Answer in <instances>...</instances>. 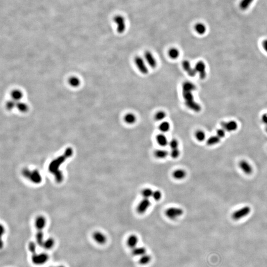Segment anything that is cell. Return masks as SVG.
<instances>
[{
	"mask_svg": "<svg viewBox=\"0 0 267 267\" xmlns=\"http://www.w3.org/2000/svg\"><path fill=\"white\" fill-rule=\"evenodd\" d=\"M29 249L31 253V260L36 265H42L45 264L49 259L48 254L44 253H37L36 251V245L33 242L29 244Z\"/></svg>",
	"mask_w": 267,
	"mask_h": 267,
	"instance_id": "obj_1",
	"label": "cell"
},
{
	"mask_svg": "<svg viewBox=\"0 0 267 267\" xmlns=\"http://www.w3.org/2000/svg\"><path fill=\"white\" fill-rule=\"evenodd\" d=\"M184 213L183 210L180 208L170 207L165 211V215L169 219L175 220L181 216Z\"/></svg>",
	"mask_w": 267,
	"mask_h": 267,
	"instance_id": "obj_2",
	"label": "cell"
},
{
	"mask_svg": "<svg viewBox=\"0 0 267 267\" xmlns=\"http://www.w3.org/2000/svg\"><path fill=\"white\" fill-rule=\"evenodd\" d=\"M113 20L117 26V32L119 34L123 33L126 29L125 18L121 15H117L114 17Z\"/></svg>",
	"mask_w": 267,
	"mask_h": 267,
	"instance_id": "obj_3",
	"label": "cell"
},
{
	"mask_svg": "<svg viewBox=\"0 0 267 267\" xmlns=\"http://www.w3.org/2000/svg\"><path fill=\"white\" fill-rule=\"evenodd\" d=\"M134 61L137 68L142 74H147L148 73V68L145 59L139 56H136Z\"/></svg>",
	"mask_w": 267,
	"mask_h": 267,
	"instance_id": "obj_4",
	"label": "cell"
},
{
	"mask_svg": "<svg viewBox=\"0 0 267 267\" xmlns=\"http://www.w3.org/2000/svg\"><path fill=\"white\" fill-rule=\"evenodd\" d=\"M250 208L248 206H245L242 207L238 210L235 211L232 215V218L233 219L235 220L242 219L243 218L247 216L250 212Z\"/></svg>",
	"mask_w": 267,
	"mask_h": 267,
	"instance_id": "obj_5",
	"label": "cell"
},
{
	"mask_svg": "<svg viewBox=\"0 0 267 267\" xmlns=\"http://www.w3.org/2000/svg\"><path fill=\"white\" fill-rule=\"evenodd\" d=\"M151 205L149 199L144 198L138 203L137 207V211L140 214H143L147 210Z\"/></svg>",
	"mask_w": 267,
	"mask_h": 267,
	"instance_id": "obj_6",
	"label": "cell"
},
{
	"mask_svg": "<svg viewBox=\"0 0 267 267\" xmlns=\"http://www.w3.org/2000/svg\"><path fill=\"white\" fill-rule=\"evenodd\" d=\"M195 70L196 73L199 74L200 77L201 79H204L206 76V65L204 62L200 61L196 63L195 66Z\"/></svg>",
	"mask_w": 267,
	"mask_h": 267,
	"instance_id": "obj_7",
	"label": "cell"
},
{
	"mask_svg": "<svg viewBox=\"0 0 267 267\" xmlns=\"http://www.w3.org/2000/svg\"><path fill=\"white\" fill-rule=\"evenodd\" d=\"M145 60L147 64L152 68H155L157 66V61L153 54L150 51H145Z\"/></svg>",
	"mask_w": 267,
	"mask_h": 267,
	"instance_id": "obj_8",
	"label": "cell"
},
{
	"mask_svg": "<svg viewBox=\"0 0 267 267\" xmlns=\"http://www.w3.org/2000/svg\"><path fill=\"white\" fill-rule=\"evenodd\" d=\"M182 66L183 69L188 73V76L190 77H195L196 74V72L195 70V67L193 68L191 66L190 61L187 60H185L182 63Z\"/></svg>",
	"mask_w": 267,
	"mask_h": 267,
	"instance_id": "obj_9",
	"label": "cell"
},
{
	"mask_svg": "<svg viewBox=\"0 0 267 267\" xmlns=\"http://www.w3.org/2000/svg\"><path fill=\"white\" fill-rule=\"evenodd\" d=\"M92 238L95 242L99 244H104L107 241V238L104 233L100 232H96L92 235Z\"/></svg>",
	"mask_w": 267,
	"mask_h": 267,
	"instance_id": "obj_10",
	"label": "cell"
},
{
	"mask_svg": "<svg viewBox=\"0 0 267 267\" xmlns=\"http://www.w3.org/2000/svg\"><path fill=\"white\" fill-rule=\"evenodd\" d=\"M222 126L225 130L228 132L234 131L237 129V124L234 121H230L227 122H222Z\"/></svg>",
	"mask_w": 267,
	"mask_h": 267,
	"instance_id": "obj_11",
	"label": "cell"
},
{
	"mask_svg": "<svg viewBox=\"0 0 267 267\" xmlns=\"http://www.w3.org/2000/svg\"><path fill=\"white\" fill-rule=\"evenodd\" d=\"M185 104L188 108L191 109V111L195 112H198L201 110V107L197 102L195 101V99L192 101L186 102Z\"/></svg>",
	"mask_w": 267,
	"mask_h": 267,
	"instance_id": "obj_12",
	"label": "cell"
},
{
	"mask_svg": "<svg viewBox=\"0 0 267 267\" xmlns=\"http://www.w3.org/2000/svg\"><path fill=\"white\" fill-rule=\"evenodd\" d=\"M138 242V238L135 234H132L129 236L127 239V244L128 247L132 249L137 247Z\"/></svg>",
	"mask_w": 267,
	"mask_h": 267,
	"instance_id": "obj_13",
	"label": "cell"
},
{
	"mask_svg": "<svg viewBox=\"0 0 267 267\" xmlns=\"http://www.w3.org/2000/svg\"><path fill=\"white\" fill-rule=\"evenodd\" d=\"M239 167L241 169L247 174H250L252 172V167L246 161H241L239 163Z\"/></svg>",
	"mask_w": 267,
	"mask_h": 267,
	"instance_id": "obj_14",
	"label": "cell"
},
{
	"mask_svg": "<svg viewBox=\"0 0 267 267\" xmlns=\"http://www.w3.org/2000/svg\"><path fill=\"white\" fill-rule=\"evenodd\" d=\"M172 175L175 179L179 180H182L186 177V173L185 170L179 169H177L173 172Z\"/></svg>",
	"mask_w": 267,
	"mask_h": 267,
	"instance_id": "obj_15",
	"label": "cell"
},
{
	"mask_svg": "<svg viewBox=\"0 0 267 267\" xmlns=\"http://www.w3.org/2000/svg\"><path fill=\"white\" fill-rule=\"evenodd\" d=\"M156 140L158 145L162 147H165L169 144L168 139L163 134H160L157 136Z\"/></svg>",
	"mask_w": 267,
	"mask_h": 267,
	"instance_id": "obj_16",
	"label": "cell"
},
{
	"mask_svg": "<svg viewBox=\"0 0 267 267\" xmlns=\"http://www.w3.org/2000/svg\"><path fill=\"white\" fill-rule=\"evenodd\" d=\"M196 89V86L191 82L186 81L182 84V91L193 92Z\"/></svg>",
	"mask_w": 267,
	"mask_h": 267,
	"instance_id": "obj_17",
	"label": "cell"
},
{
	"mask_svg": "<svg viewBox=\"0 0 267 267\" xmlns=\"http://www.w3.org/2000/svg\"><path fill=\"white\" fill-rule=\"evenodd\" d=\"M124 120L126 123L132 125L135 123L137 121V117L134 114L132 113H128L124 117Z\"/></svg>",
	"mask_w": 267,
	"mask_h": 267,
	"instance_id": "obj_18",
	"label": "cell"
},
{
	"mask_svg": "<svg viewBox=\"0 0 267 267\" xmlns=\"http://www.w3.org/2000/svg\"><path fill=\"white\" fill-rule=\"evenodd\" d=\"M147 253V250L144 247H136L132 249V254L136 256H142Z\"/></svg>",
	"mask_w": 267,
	"mask_h": 267,
	"instance_id": "obj_19",
	"label": "cell"
},
{
	"mask_svg": "<svg viewBox=\"0 0 267 267\" xmlns=\"http://www.w3.org/2000/svg\"><path fill=\"white\" fill-rule=\"evenodd\" d=\"M168 56L171 59H177L180 56V51L177 48H171L168 51Z\"/></svg>",
	"mask_w": 267,
	"mask_h": 267,
	"instance_id": "obj_20",
	"label": "cell"
},
{
	"mask_svg": "<svg viewBox=\"0 0 267 267\" xmlns=\"http://www.w3.org/2000/svg\"><path fill=\"white\" fill-rule=\"evenodd\" d=\"M154 155L156 158L159 159H164L168 155V152L165 149H157L154 152Z\"/></svg>",
	"mask_w": 267,
	"mask_h": 267,
	"instance_id": "obj_21",
	"label": "cell"
},
{
	"mask_svg": "<svg viewBox=\"0 0 267 267\" xmlns=\"http://www.w3.org/2000/svg\"><path fill=\"white\" fill-rule=\"evenodd\" d=\"M152 260V257L148 254H144L143 255L140 256L139 259V263L142 265H146L149 264Z\"/></svg>",
	"mask_w": 267,
	"mask_h": 267,
	"instance_id": "obj_22",
	"label": "cell"
},
{
	"mask_svg": "<svg viewBox=\"0 0 267 267\" xmlns=\"http://www.w3.org/2000/svg\"><path fill=\"white\" fill-rule=\"evenodd\" d=\"M195 29L196 32L200 35L204 34L206 31V27L203 23H197L195 25Z\"/></svg>",
	"mask_w": 267,
	"mask_h": 267,
	"instance_id": "obj_23",
	"label": "cell"
},
{
	"mask_svg": "<svg viewBox=\"0 0 267 267\" xmlns=\"http://www.w3.org/2000/svg\"><path fill=\"white\" fill-rule=\"evenodd\" d=\"M46 224V221L43 217H39L36 219V226L39 231H42L44 228Z\"/></svg>",
	"mask_w": 267,
	"mask_h": 267,
	"instance_id": "obj_24",
	"label": "cell"
},
{
	"mask_svg": "<svg viewBox=\"0 0 267 267\" xmlns=\"http://www.w3.org/2000/svg\"><path fill=\"white\" fill-rule=\"evenodd\" d=\"M170 123L167 121H163L160 123V125L159 126V130L163 133L168 132L170 130Z\"/></svg>",
	"mask_w": 267,
	"mask_h": 267,
	"instance_id": "obj_25",
	"label": "cell"
},
{
	"mask_svg": "<svg viewBox=\"0 0 267 267\" xmlns=\"http://www.w3.org/2000/svg\"><path fill=\"white\" fill-rule=\"evenodd\" d=\"M54 241L52 238H49L47 239L46 241H44L43 245L42 247H43L44 249L47 250L51 249L54 246Z\"/></svg>",
	"mask_w": 267,
	"mask_h": 267,
	"instance_id": "obj_26",
	"label": "cell"
},
{
	"mask_svg": "<svg viewBox=\"0 0 267 267\" xmlns=\"http://www.w3.org/2000/svg\"><path fill=\"white\" fill-rule=\"evenodd\" d=\"M183 97L185 100V102L192 101L194 99V97L193 95L192 92H186V91H182Z\"/></svg>",
	"mask_w": 267,
	"mask_h": 267,
	"instance_id": "obj_27",
	"label": "cell"
},
{
	"mask_svg": "<svg viewBox=\"0 0 267 267\" xmlns=\"http://www.w3.org/2000/svg\"><path fill=\"white\" fill-rule=\"evenodd\" d=\"M220 140V138L217 136H212L210 137L207 140V144L208 145H213L219 143Z\"/></svg>",
	"mask_w": 267,
	"mask_h": 267,
	"instance_id": "obj_28",
	"label": "cell"
},
{
	"mask_svg": "<svg viewBox=\"0 0 267 267\" xmlns=\"http://www.w3.org/2000/svg\"><path fill=\"white\" fill-rule=\"evenodd\" d=\"M254 0H241L239 7L242 10H245L250 6Z\"/></svg>",
	"mask_w": 267,
	"mask_h": 267,
	"instance_id": "obj_29",
	"label": "cell"
},
{
	"mask_svg": "<svg viewBox=\"0 0 267 267\" xmlns=\"http://www.w3.org/2000/svg\"><path fill=\"white\" fill-rule=\"evenodd\" d=\"M153 191L149 188H146L142 191V195L144 198L149 199L152 196Z\"/></svg>",
	"mask_w": 267,
	"mask_h": 267,
	"instance_id": "obj_30",
	"label": "cell"
},
{
	"mask_svg": "<svg viewBox=\"0 0 267 267\" xmlns=\"http://www.w3.org/2000/svg\"><path fill=\"white\" fill-rule=\"evenodd\" d=\"M166 117V113L163 111H159L155 113L154 119L155 120L160 121H162Z\"/></svg>",
	"mask_w": 267,
	"mask_h": 267,
	"instance_id": "obj_31",
	"label": "cell"
},
{
	"mask_svg": "<svg viewBox=\"0 0 267 267\" xmlns=\"http://www.w3.org/2000/svg\"><path fill=\"white\" fill-rule=\"evenodd\" d=\"M195 136L196 140L199 142H202L205 139V134L204 132L201 130H198L196 131L195 134Z\"/></svg>",
	"mask_w": 267,
	"mask_h": 267,
	"instance_id": "obj_32",
	"label": "cell"
},
{
	"mask_svg": "<svg viewBox=\"0 0 267 267\" xmlns=\"http://www.w3.org/2000/svg\"><path fill=\"white\" fill-rule=\"evenodd\" d=\"M12 96L15 100L18 101L22 99L23 95L20 91L19 90H15L12 92Z\"/></svg>",
	"mask_w": 267,
	"mask_h": 267,
	"instance_id": "obj_33",
	"label": "cell"
},
{
	"mask_svg": "<svg viewBox=\"0 0 267 267\" xmlns=\"http://www.w3.org/2000/svg\"><path fill=\"white\" fill-rule=\"evenodd\" d=\"M17 107L18 109L22 112H25L28 110V107L26 104L22 102H18L17 103Z\"/></svg>",
	"mask_w": 267,
	"mask_h": 267,
	"instance_id": "obj_34",
	"label": "cell"
},
{
	"mask_svg": "<svg viewBox=\"0 0 267 267\" xmlns=\"http://www.w3.org/2000/svg\"><path fill=\"white\" fill-rule=\"evenodd\" d=\"M180 155V152L178 148L172 149L170 152V155L174 159H176L179 157Z\"/></svg>",
	"mask_w": 267,
	"mask_h": 267,
	"instance_id": "obj_35",
	"label": "cell"
},
{
	"mask_svg": "<svg viewBox=\"0 0 267 267\" xmlns=\"http://www.w3.org/2000/svg\"><path fill=\"white\" fill-rule=\"evenodd\" d=\"M69 84L73 87H77L80 84V80L77 78L72 77L69 80Z\"/></svg>",
	"mask_w": 267,
	"mask_h": 267,
	"instance_id": "obj_36",
	"label": "cell"
},
{
	"mask_svg": "<svg viewBox=\"0 0 267 267\" xmlns=\"http://www.w3.org/2000/svg\"><path fill=\"white\" fill-rule=\"evenodd\" d=\"M169 147H171V149H175V148H178L179 147V142L176 139H172V140H170V142H169Z\"/></svg>",
	"mask_w": 267,
	"mask_h": 267,
	"instance_id": "obj_37",
	"label": "cell"
},
{
	"mask_svg": "<svg viewBox=\"0 0 267 267\" xmlns=\"http://www.w3.org/2000/svg\"><path fill=\"white\" fill-rule=\"evenodd\" d=\"M152 197L156 201H159L161 198L162 193L161 191H153V195Z\"/></svg>",
	"mask_w": 267,
	"mask_h": 267,
	"instance_id": "obj_38",
	"label": "cell"
},
{
	"mask_svg": "<svg viewBox=\"0 0 267 267\" xmlns=\"http://www.w3.org/2000/svg\"><path fill=\"white\" fill-rule=\"evenodd\" d=\"M225 130L223 129H218L217 131V136L218 137H219L220 138H222L223 137H225Z\"/></svg>",
	"mask_w": 267,
	"mask_h": 267,
	"instance_id": "obj_39",
	"label": "cell"
},
{
	"mask_svg": "<svg viewBox=\"0 0 267 267\" xmlns=\"http://www.w3.org/2000/svg\"><path fill=\"white\" fill-rule=\"evenodd\" d=\"M15 106H17V103L15 102H9L7 103V107L9 110L13 109Z\"/></svg>",
	"mask_w": 267,
	"mask_h": 267,
	"instance_id": "obj_40",
	"label": "cell"
},
{
	"mask_svg": "<svg viewBox=\"0 0 267 267\" xmlns=\"http://www.w3.org/2000/svg\"><path fill=\"white\" fill-rule=\"evenodd\" d=\"M262 121L264 123L267 125V113L265 114L264 115L262 116Z\"/></svg>",
	"mask_w": 267,
	"mask_h": 267,
	"instance_id": "obj_41",
	"label": "cell"
},
{
	"mask_svg": "<svg viewBox=\"0 0 267 267\" xmlns=\"http://www.w3.org/2000/svg\"><path fill=\"white\" fill-rule=\"evenodd\" d=\"M263 46L264 48V49L266 51L267 53V40H265L263 43Z\"/></svg>",
	"mask_w": 267,
	"mask_h": 267,
	"instance_id": "obj_42",
	"label": "cell"
},
{
	"mask_svg": "<svg viewBox=\"0 0 267 267\" xmlns=\"http://www.w3.org/2000/svg\"><path fill=\"white\" fill-rule=\"evenodd\" d=\"M64 267V266H63L60 265V266H56V267Z\"/></svg>",
	"mask_w": 267,
	"mask_h": 267,
	"instance_id": "obj_43",
	"label": "cell"
},
{
	"mask_svg": "<svg viewBox=\"0 0 267 267\" xmlns=\"http://www.w3.org/2000/svg\"><path fill=\"white\" fill-rule=\"evenodd\" d=\"M266 131H267V127L266 128Z\"/></svg>",
	"mask_w": 267,
	"mask_h": 267,
	"instance_id": "obj_44",
	"label": "cell"
},
{
	"mask_svg": "<svg viewBox=\"0 0 267 267\" xmlns=\"http://www.w3.org/2000/svg\"></svg>",
	"mask_w": 267,
	"mask_h": 267,
	"instance_id": "obj_45",
	"label": "cell"
}]
</instances>
